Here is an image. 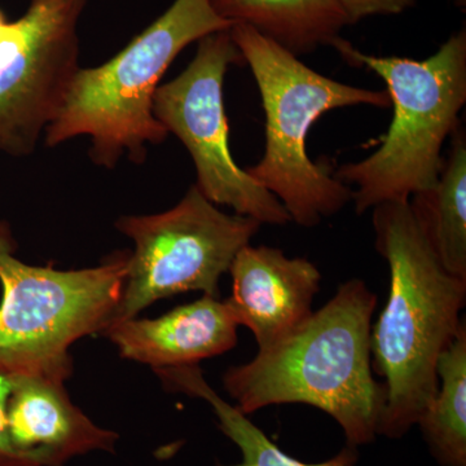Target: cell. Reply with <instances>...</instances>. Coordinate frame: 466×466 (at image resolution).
Instances as JSON below:
<instances>
[{"instance_id": "cell-16", "label": "cell", "mask_w": 466, "mask_h": 466, "mask_svg": "<svg viewBox=\"0 0 466 466\" xmlns=\"http://www.w3.org/2000/svg\"><path fill=\"white\" fill-rule=\"evenodd\" d=\"M438 388L416 425L443 466H466V324L437 363Z\"/></svg>"}, {"instance_id": "cell-14", "label": "cell", "mask_w": 466, "mask_h": 466, "mask_svg": "<svg viewBox=\"0 0 466 466\" xmlns=\"http://www.w3.org/2000/svg\"><path fill=\"white\" fill-rule=\"evenodd\" d=\"M417 223L441 266L466 280V137L464 128L452 134L440 177L431 188L410 198Z\"/></svg>"}, {"instance_id": "cell-20", "label": "cell", "mask_w": 466, "mask_h": 466, "mask_svg": "<svg viewBox=\"0 0 466 466\" xmlns=\"http://www.w3.org/2000/svg\"><path fill=\"white\" fill-rule=\"evenodd\" d=\"M455 2L456 5H459V7H465L466 5V0H453Z\"/></svg>"}, {"instance_id": "cell-8", "label": "cell", "mask_w": 466, "mask_h": 466, "mask_svg": "<svg viewBox=\"0 0 466 466\" xmlns=\"http://www.w3.org/2000/svg\"><path fill=\"white\" fill-rule=\"evenodd\" d=\"M242 61L229 29L204 36L189 66L158 86L153 115L188 150L198 173L196 187L208 201L260 225H287L291 220L283 204L238 167L229 150L223 85L229 66Z\"/></svg>"}, {"instance_id": "cell-17", "label": "cell", "mask_w": 466, "mask_h": 466, "mask_svg": "<svg viewBox=\"0 0 466 466\" xmlns=\"http://www.w3.org/2000/svg\"><path fill=\"white\" fill-rule=\"evenodd\" d=\"M12 375L0 373V466H33L16 449L9 431L8 400Z\"/></svg>"}, {"instance_id": "cell-18", "label": "cell", "mask_w": 466, "mask_h": 466, "mask_svg": "<svg viewBox=\"0 0 466 466\" xmlns=\"http://www.w3.org/2000/svg\"><path fill=\"white\" fill-rule=\"evenodd\" d=\"M349 24L375 15H397L412 7L416 0H339Z\"/></svg>"}, {"instance_id": "cell-15", "label": "cell", "mask_w": 466, "mask_h": 466, "mask_svg": "<svg viewBox=\"0 0 466 466\" xmlns=\"http://www.w3.org/2000/svg\"><path fill=\"white\" fill-rule=\"evenodd\" d=\"M155 372L171 391L200 398L213 408L220 431L241 452V462L231 466H355L358 462V447L349 444L334 458L319 464H306L291 458L269 440L258 426L254 425L247 415L219 397L205 380L198 364L159 368Z\"/></svg>"}, {"instance_id": "cell-13", "label": "cell", "mask_w": 466, "mask_h": 466, "mask_svg": "<svg viewBox=\"0 0 466 466\" xmlns=\"http://www.w3.org/2000/svg\"><path fill=\"white\" fill-rule=\"evenodd\" d=\"M218 16L244 24L290 54L332 46L350 25L339 0H210Z\"/></svg>"}, {"instance_id": "cell-1", "label": "cell", "mask_w": 466, "mask_h": 466, "mask_svg": "<svg viewBox=\"0 0 466 466\" xmlns=\"http://www.w3.org/2000/svg\"><path fill=\"white\" fill-rule=\"evenodd\" d=\"M377 297L361 279L339 285L299 329L248 363L229 368L225 389L244 415L279 404H306L341 426L349 446L379 435L386 390L370 354Z\"/></svg>"}, {"instance_id": "cell-12", "label": "cell", "mask_w": 466, "mask_h": 466, "mask_svg": "<svg viewBox=\"0 0 466 466\" xmlns=\"http://www.w3.org/2000/svg\"><path fill=\"white\" fill-rule=\"evenodd\" d=\"M238 328L226 300L204 294L161 318L112 321L103 333L122 357L159 370L225 354L238 343Z\"/></svg>"}, {"instance_id": "cell-4", "label": "cell", "mask_w": 466, "mask_h": 466, "mask_svg": "<svg viewBox=\"0 0 466 466\" xmlns=\"http://www.w3.org/2000/svg\"><path fill=\"white\" fill-rule=\"evenodd\" d=\"M332 47L350 66L381 76L394 106L381 147L334 174L357 186L355 213L361 216L385 202H408L431 188L443 167V144L460 127L466 103V30L452 34L433 56L421 61L367 55L341 36Z\"/></svg>"}, {"instance_id": "cell-5", "label": "cell", "mask_w": 466, "mask_h": 466, "mask_svg": "<svg viewBox=\"0 0 466 466\" xmlns=\"http://www.w3.org/2000/svg\"><path fill=\"white\" fill-rule=\"evenodd\" d=\"M210 0H175L171 7L103 66L76 73L63 106L46 130V144L91 137L90 157L113 168L127 156L142 164L147 146L167 131L153 115V100L167 67L193 42L231 29Z\"/></svg>"}, {"instance_id": "cell-2", "label": "cell", "mask_w": 466, "mask_h": 466, "mask_svg": "<svg viewBox=\"0 0 466 466\" xmlns=\"http://www.w3.org/2000/svg\"><path fill=\"white\" fill-rule=\"evenodd\" d=\"M376 250L390 291L370 332L373 372L386 390L379 435L398 440L419 421L438 388V359L465 319L466 280L435 256L408 202L373 208Z\"/></svg>"}, {"instance_id": "cell-6", "label": "cell", "mask_w": 466, "mask_h": 466, "mask_svg": "<svg viewBox=\"0 0 466 466\" xmlns=\"http://www.w3.org/2000/svg\"><path fill=\"white\" fill-rule=\"evenodd\" d=\"M16 248L11 227L0 220V373L66 382L73 372L70 346L112 323L130 253L60 271L21 262Z\"/></svg>"}, {"instance_id": "cell-9", "label": "cell", "mask_w": 466, "mask_h": 466, "mask_svg": "<svg viewBox=\"0 0 466 466\" xmlns=\"http://www.w3.org/2000/svg\"><path fill=\"white\" fill-rule=\"evenodd\" d=\"M87 0H32L0 33V152L32 155L78 72Z\"/></svg>"}, {"instance_id": "cell-10", "label": "cell", "mask_w": 466, "mask_h": 466, "mask_svg": "<svg viewBox=\"0 0 466 466\" xmlns=\"http://www.w3.org/2000/svg\"><path fill=\"white\" fill-rule=\"evenodd\" d=\"M232 294L226 299L236 319L256 337L258 351L283 341L305 323L320 290L318 267L271 247L242 248L231 267Z\"/></svg>"}, {"instance_id": "cell-11", "label": "cell", "mask_w": 466, "mask_h": 466, "mask_svg": "<svg viewBox=\"0 0 466 466\" xmlns=\"http://www.w3.org/2000/svg\"><path fill=\"white\" fill-rule=\"evenodd\" d=\"M64 383L45 376L12 375L9 431L33 466H66L94 451L115 452L118 434L92 422L70 400Z\"/></svg>"}, {"instance_id": "cell-19", "label": "cell", "mask_w": 466, "mask_h": 466, "mask_svg": "<svg viewBox=\"0 0 466 466\" xmlns=\"http://www.w3.org/2000/svg\"><path fill=\"white\" fill-rule=\"evenodd\" d=\"M7 18H5V14H3L2 11H0V33H2L3 27L7 25Z\"/></svg>"}, {"instance_id": "cell-3", "label": "cell", "mask_w": 466, "mask_h": 466, "mask_svg": "<svg viewBox=\"0 0 466 466\" xmlns=\"http://www.w3.org/2000/svg\"><path fill=\"white\" fill-rule=\"evenodd\" d=\"M229 34L256 78L266 115L265 153L247 173L283 204L290 220L317 227L352 201V189L329 164L309 159V128L329 110L388 108L390 96L328 78L244 24H235Z\"/></svg>"}, {"instance_id": "cell-7", "label": "cell", "mask_w": 466, "mask_h": 466, "mask_svg": "<svg viewBox=\"0 0 466 466\" xmlns=\"http://www.w3.org/2000/svg\"><path fill=\"white\" fill-rule=\"evenodd\" d=\"M260 226L253 218L223 213L196 184L165 213L119 218L116 229L134 241L135 250L113 321L186 291L218 297L220 278Z\"/></svg>"}]
</instances>
